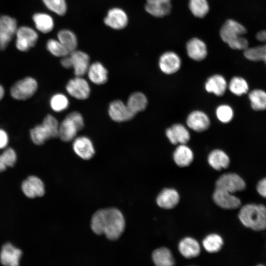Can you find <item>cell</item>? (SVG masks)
I'll list each match as a JSON object with an SVG mask.
<instances>
[{
  "mask_svg": "<svg viewBox=\"0 0 266 266\" xmlns=\"http://www.w3.org/2000/svg\"><path fill=\"white\" fill-rule=\"evenodd\" d=\"M228 87L233 94L238 96L247 93L249 90V85L246 80L239 76L233 77Z\"/></svg>",
  "mask_w": 266,
  "mask_h": 266,
  "instance_id": "obj_37",
  "label": "cell"
},
{
  "mask_svg": "<svg viewBox=\"0 0 266 266\" xmlns=\"http://www.w3.org/2000/svg\"><path fill=\"white\" fill-rule=\"evenodd\" d=\"M186 49L188 57L195 61L204 60L207 55V47L205 43L198 37H193L186 43Z\"/></svg>",
  "mask_w": 266,
  "mask_h": 266,
  "instance_id": "obj_16",
  "label": "cell"
},
{
  "mask_svg": "<svg viewBox=\"0 0 266 266\" xmlns=\"http://www.w3.org/2000/svg\"><path fill=\"white\" fill-rule=\"evenodd\" d=\"M72 147L76 154L84 160L91 159L95 153L91 140L86 136L75 137L73 139Z\"/></svg>",
  "mask_w": 266,
  "mask_h": 266,
  "instance_id": "obj_19",
  "label": "cell"
},
{
  "mask_svg": "<svg viewBox=\"0 0 266 266\" xmlns=\"http://www.w3.org/2000/svg\"><path fill=\"white\" fill-rule=\"evenodd\" d=\"M59 127L57 120L52 115L48 114L41 124L30 130L31 139L35 145H42L50 138L59 136Z\"/></svg>",
  "mask_w": 266,
  "mask_h": 266,
  "instance_id": "obj_4",
  "label": "cell"
},
{
  "mask_svg": "<svg viewBox=\"0 0 266 266\" xmlns=\"http://www.w3.org/2000/svg\"><path fill=\"white\" fill-rule=\"evenodd\" d=\"M181 59L175 52L168 51L162 54L159 59L160 70L166 74H173L180 68Z\"/></svg>",
  "mask_w": 266,
  "mask_h": 266,
  "instance_id": "obj_12",
  "label": "cell"
},
{
  "mask_svg": "<svg viewBox=\"0 0 266 266\" xmlns=\"http://www.w3.org/2000/svg\"><path fill=\"white\" fill-rule=\"evenodd\" d=\"M205 90L217 96H223L227 88L225 78L219 74H215L207 79L205 84Z\"/></svg>",
  "mask_w": 266,
  "mask_h": 266,
  "instance_id": "obj_26",
  "label": "cell"
},
{
  "mask_svg": "<svg viewBox=\"0 0 266 266\" xmlns=\"http://www.w3.org/2000/svg\"><path fill=\"white\" fill-rule=\"evenodd\" d=\"M147 102V98L143 93L135 92L129 97L127 105L133 113L136 114L145 109Z\"/></svg>",
  "mask_w": 266,
  "mask_h": 266,
  "instance_id": "obj_32",
  "label": "cell"
},
{
  "mask_svg": "<svg viewBox=\"0 0 266 266\" xmlns=\"http://www.w3.org/2000/svg\"><path fill=\"white\" fill-rule=\"evenodd\" d=\"M104 23L108 26L116 30H120L127 26L128 19L126 13L118 8L110 9L107 16L104 18Z\"/></svg>",
  "mask_w": 266,
  "mask_h": 266,
  "instance_id": "obj_22",
  "label": "cell"
},
{
  "mask_svg": "<svg viewBox=\"0 0 266 266\" xmlns=\"http://www.w3.org/2000/svg\"><path fill=\"white\" fill-rule=\"evenodd\" d=\"M238 216L247 228L256 231L266 229V207L263 204H245L241 208Z\"/></svg>",
  "mask_w": 266,
  "mask_h": 266,
  "instance_id": "obj_3",
  "label": "cell"
},
{
  "mask_svg": "<svg viewBox=\"0 0 266 266\" xmlns=\"http://www.w3.org/2000/svg\"><path fill=\"white\" fill-rule=\"evenodd\" d=\"M243 179L234 173H227L221 175L216 182V188L228 191L232 194L245 189Z\"/></svg>",
  "mask_w": 266,
  "mask_h": 266,
  "instance_id": "obj_9",
  "label": "cell"
},
{
  "mask_svg": "<svg viewBox=\"0 0 266 266\" xmlns=\"http://www.w3.org/2000/svg\"><path fill=\"white\" fill-rule=\"evenodd\" d=\"M17 160L16 151L11 147H6L0 154V173L7 167L14 166Z\"/></svg>",
  "mask_w": 266,
  "mask_h": 266,
  "instance_id": "obj_35",
  "label": "cell"
},
{
  "mask_svg": "<svg viewBox=\"0 0 266 266\" xmlns=\"http://www.w3.org/2000/svg\"><path fill=\"white\" fill-rule=\"evenodd\" d=\"M189 128L197 132H201L207 130L210 125L208 116L204 112L196 110L188 116L186 120Z\"/></svg>",
  "mask_w": 266,
  "mask_h": 266,
  "instance_id": "obj_20",
  "label": "cell"
},
{
  "mask_svg": "<svg viewBox=\"0 0 266 266\" xmlns=\"http://www.w3.org/2000/svg\"><path fill=\"white\" fill-rule=\"evenodd\" d=\"M108 114L111 119L117 122L129 121L136 114L129 108L127 104L120 100H114L110 103Z\"/></svg>",
  "mask_w": 266,
  "mask_h": 266,
  "instance_id": "obj_13",
  "label": "cell"
},
{
  "mask_svg": "<svg viewBox=\"0 0 266 266\" xmlns=\"http://www.w3.org/2000/svg\"><path fill=\"white\" fill-rule=\"evenodd\" d=\"M171 0H146L145 10L157 18L168 15L171 10Z\"/></svg>",
  "mask_w": 266,
  "mask_h": 266,
  "instance_id": "obj_18",
  "label": "cell"
},
{
  "mask_svg": "<svg viewBox=\"0 0 266 266\" xmlns=\"http://www.w3.org/2000/svg\"><path fill=\"white\" fill-rule=\"evenodd\" d=\"M47 48L52 54L56 57H64L69 54L59 40L53 39L47 41Z\"/></svg>",
  "mask_w": 266,
  "mask_h": 266,
  "instance_id": "obj_40",
  "label": "cell"
},
{
  "mask_svg": "<svg viewBox=\"0 0 266 266\" xmlns=\"http://www.w3.org/2000/svg\"><path fill=\"white\" fill-rule=\"evenodd\" d=\"M21 189L24 194L30 199L42 197L45 193V186L43 181L34 175L29 176L23 181Z\"/></svg>",
  "mask_w": 266,
  "mask_h": 266,
  "instance_id": "obj_14",
  "label": "cell"
},
{
  "mask_svg": "<svg viewBox=\"0 0 266 266\" xmlns=\"http://www.w3.org/2000/svg\"><path fill=\"white\" fill-rule=\"evenodd\" d=\"M22 251L10 243L4 244L0 252V261L4 266H18L21 256Z\"/></svg>",
  "mask_w": 266,
  "mask_h": 266,
  "instance_id": "obj_17",
  "label": "cell"
},
{
  "mask_svg": "<svg viewBox=\"0 0 266 266\" xmlns=\"http://www.w3.org/2000/svg\"><path fill=\"white\" fill-rule=\"evenodd\" d=\"M166 134L170 142L175 145L186 144L190 138L188 130L181 124H175L167 128Z\"/></svg>",
  "mask_w": 266,
  "mask_h": 266,
  "instance_id": "obj_21",
  "label": "cell"
},
{
  "mask_svg": "<svg viewBox=\"0 0 266 266\" xmlns=\"http://www.w3.org/2000/svg\"><path fill=\"white\" fill-rule=\"evenodd\" d=\"M16 20L9 16H0V50H4L16 35L17 30Z\"/></svg>",
  "mask_w": 266,
  "mask_h": 266,
  "instance_id": "obj_8",
  "label": "cell"
},
{
  "mask_svg": "<svg viewBox=\"0 0 266 266\" xmlns=\"http://www.w3.org/2000/svg\"><path fill=\"white\" fill-rule=\"evenodd\" d=\"M256 37L259 41L266 43V30L259 32L256 34Z\"/></svg>",
  "mask_w": 266,
  "mask_h": 266,
  "instance_id": "obj_45",
  "label": "cell"
},
{
  "mask_svg": "<svg viewBox=\"0 0 266 266\" xmlns=\"http://www.w3.org/2000/svg\"><path fill=\"white\" fill-rule=\"evenodd\" d=\"M207 161L209 165L216 170L227 168L230 162L228 155L220 149H215L208 155Z\"/></svg>",
  "mask_w": 266,
  "mask_h": 266,
  "instance_id": "obj_27",
  "label": "cell"
},
{
  "mask_svg": "<svg viewBox=\"0 0 266 266\" xmlns=\"http://www.w3.org/2000/svg\"><path fill=\"white\" fill-rule=\"evenodd\" d=\"M264 61H265V63H266V59H265Z\"/></svg>",
  "mask_w": 266,
  "mask_h": 266,
  "instance_id": "obj_47",
  "label": "cell"
},
{
  "mask_svg": "<svg viewBox=\"0 0 266 266\" xmlns=\"http://www.w3.org/2000/svg\"><path fill=\"white\" fill-rule=\"evenodd\" d=\"M173 160L180 167L189 166L193 161L194 154L192 150L185 144L178 145L173 153Z\"/></svg>",
  "mask_w": 266,
  "mask_h": 266,
  "instance_id": "obj_25",
  "label": "cell"
},
{
  "mask_svg": "<svg viewBox=\"0 0 266 266\" xmlns=\"http://www.w3.org/2000/svg\"><path fill=\"white\" fill-rule=\"evenodd\" d=\"M89 62V57L86 53L75 50L63 57L61 64L66 68H73L74 74L82 77L88 71Z\"/></svg>",
  "mask_w": 266,
  "mask_h": 266,
  "instance_id": "obj_6",
  "label": "cell"
},
{
  "mask_svg": "<svg viewBox=\"0 0 266 266\" xmlns=\"http://www.w3.org/2000/svg\"><path fill=\"white\" fill-rule=\"evenodd\" d=\"M251 108L256 111L266 109V92L260 89L250 91L248 95Z\"/></svg>",
  "mask_w": 266,
  "mask_h": 266,
  "instance_id": "obj_30",
  "label": "cell"
},
{
  "mask_svg": "<svg viewBox=\"0 0 266 266\" xmlns=\"http://www.w3.org/2000/svg\"><path fill=\"white\" fill-rule=\"evenodd\" d=\"M33 20L36 29L42 33H49L53 29V20L48 14L43 13H35L33 16Z\"/></svg>",
  "mask_w": 266,
  "mask_h": 266,
  "instance_id": "obj_31",
  "label": "cell"
},
{
  "mask_svg": "<svg viewBox=\"0 0 266 266\" xmlns=\"http://www.w3.org/2000/svg\"><path fill=\"white\" fill-rule=\"evenodd\" d=\"M223 243L222 237L215 233L208 235L202 241L204 248L209 253L218 252L221 249Z\"/></svg>",
  "mask_w": 266,
  "mask_h": 266,
  "instance_id": "obj_36",
  "label": "cell"
},
{
  "mask_svg": "<svg viewBox=\"0 0 266 266\" xmlns=\"http://www.w3.org/2000/svg\"><path fill=\"white\" fill-rule=\"evenodd\" d=\"M178 249L181 254L186 258L191 259L198 257L200 253L199 242L192 237H185L179 243Z\"/></svg>",
  "mask_w": 266,
  "mask_h": 266,
  "instance_id": "obj_24",
  "label": "cell"
},
{
  "mask_svg": "<svg viewBox=\"0 0 266 266\" xmlns=\"http://www.w3.org/2000/svg\"><path fill=\"white\" fill-rule=\"evenodd\" d=\"M9 142V136L3 129L0 128V150L7 147Z\"/></svg>",
  "mask_w": 266,
  "mask_h": 266,
  "instance_id": "obj_43",
  "label": "cell"
},
{
  "mask_svg": "<svg viewBox=\"0 0 266 266\" xmlns=\"http://www.w3.org/2000/svg\"><path fill=\"white\" fill-rule=\"evenodd\" d=\"M257 190L261 196L266 198V177L259 181L257 185Z\"/></svg>",
  "mask_w": 266,
  "mask_h": 266,
  "instance_id": "obj_44",
  "label": "cell"
},
{
  "mask_svg": "<svg viewBox=\"0 0 266 266\" xmlns=\"http://www.w3.org/2000/svg\"><path fill=\"white\" fill-rule=\"evenodd\" d=\"M212 197L214 202L223 209H236L241 205V201L239 198L220 188H215Z\"/></svg>",
  "mask_w": 266,
  "mask_h": 266,
  "instance_id": "obj_15",
  "label": "cell"
},
{
  "mask_svg": "<svg viewBox=\"0 0 266 266\" xmlns=\"http://www.w3.org/2000/svg\"><path fill=\"white\" fill-rule=\"evenodd\" d=\"M152 257L154 263L157 266H171L174 264V260L170 250L165 247L155 250Z\"/></svg>",
  "mask_w": 266,
  "mask_h": 266,
  "instance_id": "obj_29",
  "label": "cell"
},
{
  "mask_svg": "<svg viewBox=\"0 0 266 266\" xmlns=\"http://www.w3.org/2000/svg\"><path fill=\"white\" fill-rule=\"evenodd\" d=\"M68 104L67 98L63 94H56L50 100V107L55 112H59L66 109Z\"/></svg>",
  "mask_w": 266,
  "mask_h": 266,
  "instance_id": "obj_39",
  "label": "cell"
},
{
  "mask_svg": "<svg viewBox=\"0 0 266 266\" xmlns=\"http://www.w3.org/2000/svg\"><path fill=\"white\" fill-rule=\"evenodd\" d=\"M46 6L59 15H64L66 11L65 0H42Z\"/></svg>",
  "mask_w": 266,
  "mask_h": 266,
  "instance_id": "obj_41",
  "label": "cell"
},
{
  "mask_svg": "<svg viewBox=\"0 0 266 266\" xmlns=\"http://www.w3.org/2000/svg\"><path fill=\"white\" fill-rule=\"evenodd\" d=\"M38 88L37 81L28 76L16 82L10 89L11 97L18 100H25L31 98L36 93Z\"/></svg>",
  "mask_w": 266,
  "mask_h": 266,
  "instance_id": "obj_7",
  "label": "cell"
},
{
  "mask_svg": "<svg viewBox=\"0 0 266 266\" xmlns=\"http://www.w3.org/2000/svg\"><path fill=\"white\" fill-rule=\"evenodd\" d=\"M58 40L70 53L76 50L77 40L75 34L68 30H63L58 33Z\"/></svg>",
  "mask_w": 266,
  "mask_h": 266,
  "instance_id": "obj_34",
  "label": "cell"
},
{
  "mask_svg": "<svg viewBox=\"0 0 266 266\" xmlns=\"http://www.w3.org/2000/svg\"><path fill=\"white\" fill-rule=\"evenodd\" d=\"M246 33L245 27L238 21L227 20L220 30L221 39L234 50H244L248 47V41L243 36Z\"/></svg>",
  "mask_w": 266,
  "mask_h": 266,
  "instance_id": "obj_2",
  "label": "cell"
},
{
  "mask_svg": "<svg viewBox=\"0 0 266 266\" xmlns=\"http://www.w3.org/2000/svg\"><path fill=\"white\" fill-rule=\"evenodd\" d=\"M66 90L72 97L77 100H85L90 94V87L88 82L81 76H76L69 80Z\"/></svg>",
  "mask_w": 266,
  "mask_h": 266,
  "instance_id": "obj_11",
  "label": "cell"
},
{
  "mask_svg": "<svg viewBox=\"0 0 266 266\" xmlns=\"http://www.w3.org/2000/svg\"><path fill=\"white\" fill-rule=\"evenodd\" d=\"M87 73L89 79L97 85L103 84L107 80V70L99 62L90 65Z\"/></svg>",
  "mask_w": 266,
  "mask_h": 266,
  "instance_id": "obj_28",
  "label": "cell"
},
{
  "mask_svg": "<svg viewBox=\"0 0 266 266\" xmlns=\"http://www.w3.org/2000/svg\"><path fill=\"white\" fill-rule=\"evenodd\" d=\"M245 57L251 61H264L266 58V43L244 50Z\"/></svg>",
  "mask_w": 266,
  "mask_h": 266,
  "instance_id": "obj_38",
  "label": "cell"
},
{
  "mask_svg": "<svg viewBox=\"0 0 266 266\" xmlns=\"http://www.w3.org/2000/svg\"><path fill=\"white\" fill-rule=\"evenodd\" d=\"M91 227L97 234H104L111 240L119 238L123 233L125 221L121 212L115 208L100 209L96 211L91 219Z\"/></svg>",
  "mask_w": 266,
  "mask_h": 266,
  "instance_id": "obj_1",
  "label": "cell"
},
{
  "mask_svg": "<svg viewBox=\"0 0 266 266\" xmlns=\"http://www.w3.org/2000/svg\"><path fill=\"white\" fill-rule=\"evenodd\" d=\"M16 35V46L19 50L23 52L27 51L33 47L38 39L36 32L27 26L18 28Z\"/></svg>",
  "mask_w": 266,
  "mask_h": 266,
  "instance_id": "obj_10",
  "label": "cell"
},
{
  "mask_svg": "<svg viewBox=\"0 0 266 266\" xmlns=\"http://www.w3.org/2000/svg\"><path fill=\"white\" fill-rule=\"evenodd\" d=\"M188 6L192 14L199 18H204L210 9L207 0H189Z\"/></svg>",
  "mask_w": 266,
  "mask_h": 266,
  "instance_id": "obj_33",
  "label": "cell"
},
{
  "mask_svg": "<svg viewBox=\"0 0 266 266\" xmlns=\"http://www.w3.org/2000/svg\"><path fill=\"white\" fill-rule=\"evenodd\" d=\"M216 114L219 120L224 123L230 122L233 117L232 108L226 104L219 106L216 109Z\"/></svg>",
  "mask_w": 266,
  "mask_h": 266,
  "instance_id": "obj_42",
  "label": "cell"
},
{
  "mask_svg": "<svg viewBox=\"0 0 266 266\" xmlns=\"http://www.w3.org/2000/svg\"><path fill=\"white\" fill-rule=\"evenodd\" d=\"M84 125L81 114L78 112H72L59 124L58 136L63 141H70L76 137L77 132L83 128Z\"/></svg>",
  "mask_w": 266,
  "mask_h": 266,
  "instance_id": "obj_5",
  "label": "cell"
},
{
  "mask_svg": "<svg viewBox=\"0 0 266 266\" xmlns=\"http://www.w3.org/2000/svg\"><path fill=\"white\" fill-rule=\"evenodd\" d=\"M5 94V90L3 87L0 84V101L3 99Z\"/></svg>",
  "mask_w": 266,
  "mask_h": 266,
  "instance_id": "obj_46",
  "label": "cell"
},
{
  "mask_svg": "<svg viewBox=\"0 0 266 266\" xmlns=\"http://www.w3.org/2000/svg\"><path fill=\"white\" fill-rule=\"evenodd\" d=\"M179 200L177 191L172 188H165L158 195L156 202L162 208L170 209L177 205Z\"/></svg>",
  "mask_w": 266,
  "mask_h": 266,
  "instance_id": "obj_23",
  "label": "cell"
}]
</instances>
